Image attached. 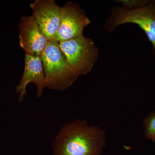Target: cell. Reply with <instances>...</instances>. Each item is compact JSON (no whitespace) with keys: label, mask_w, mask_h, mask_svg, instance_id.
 Here are the masks:
<instances>
[{"label":"cell","mask_w":155,"mask_h":155,"mask_svg":"<svg viewBox=\"0 0 155 155\" xmlns=\"http://www.w3.org/2000/svg\"><path fill=\"white\" fill-rule=\"evenodd\" d=\"M104 131L77 119L61 127L53 143L54 155H100L105 146Z\"/></svg>","instance_id":"obj_1"},{"label":"cell","mask_w":155,"mask_h":155,"mask_svg":"<svg viewBox=\"0 0 155 155\" xmlns=\"http://www.w3.org/2000/svg\"><path fill=\"white\" fill-rule=\"evenodd\" d=\"M40 57L48 88L64 90L77 79L78 75L69 66L58 42L48 41Z\"/></svg>","instance_id":"obj_2"},{"label":"cell","mask_w":155,"mask_h":155,"mask_svg":"<svg viewBox=\"0 0 155 155\" xmlns=\"http://www.w3.org/2000/svg\"><path fill=\"white\" fill-rule=\"evenodd\" d=\"M59 44L67 63L78 76L91 71L98 57V50L91 39L83 35Z\"/></svg>","instance_id":"obj_3"},{"label":"cell","mask_w":155,"mask_h":155,"mask_svg":"<svg viewBox=\"0 0 155 155\" xmlns=\"http://www.w3.org/2000/svg\"><path fill=\"white\" fill-rule=\"evenodd\" d=\"M128 23H135L144 31L155 49V2L134 9H116L108 20L107 29L111 31Z\"/></svg>","instance_id":"obj_4"},{"label":"cell","mask_w":155,"mask_h":155,"mask_svg":"<svg viewBox=\"0 0 155 155\" xmlns=\"http://www.w3.org/2000/svg\"><path fill=\"white\" fill-rule=\"evenodd\" d=\"M90 23L79 5L69 2L61 8L60 26L53 40L60 43L83 35L84 27Z\"/></svg>","instance_id":"obj_5"},{"label":"cell","mask_w":155,"mask_h":155,"mask_svg":"<svg viewBox=\"0 0 155 155\" xmlns=\"http://www.w3.org/2000/svg\"><path fill=\"white\" fill-rule=\"evenodd\" d=\"M30 7L42 33L48 40H53L60 26L61 7L54 0H36Z\"/></svg>","instance_id":"obj_6"},{"label":"cell","mask_w":155,"mask_h":155,"mask_svg":"<svg viewBox=\"0 0 155 155\" xmlns=\"http://www.w3.org/2000/svg\"><path fill=\"white\" fill-rule=\"evenodd\" d=\"M19 27L21 47L26 54L41 57L48 40L42 33L33 16L22 17Z\"/></svg>","instance_id":"obj_7"},{"label":"cell","mask_w":155,"mask_h":155,"mask_svg":"<svg viewBox=\"0 0 155 155\" xmlns=\"http://www.w3.org/2000/svg\"><path fill=\"white\" fill-rule=\"evenodd\" d=\"M33 83L37 87V96L40 97L44 89L46 87V81L44 72L41 58L26 54L25 67L22 78L16 87V93L19 94V102L23 101L27 94L26 87L28 84Z\"/></svg>","instance_id":"obj_8"},{"label":"cell","mask_w":155,"mask_h":155,"mask_svg":"<svg viewBox=\"0 0 155 155\" xmlns=\"http://www.w3.org/2000/svg\"><path fill=\"white\" fill-rule=\"evenodd\" d=\"M143 126L146 137L155 144V112L150 113L145 118Z\"/></svg>","instance_id":"obj_9"}]
</instances>
